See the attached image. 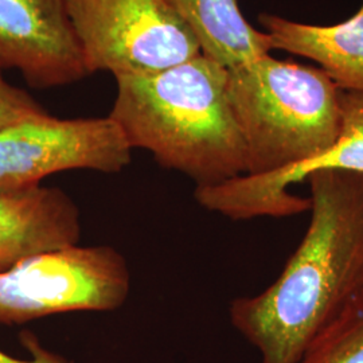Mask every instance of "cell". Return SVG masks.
I'll return each mask as SVG.
<instances>
[{
  "label": "cell",
  "instance_id": "11",
  "mask_svg": "<svg viewBox=\"0 0 363 363\" xmlns=\"http://www.w3.org/2000/svg\"><path fill=\"white\" fill-rule=\"evenodd\" d=\"M193 31L201 52L233 69L272 52L269 37L252 26L238 0H167Z\"/></svg>",
  "mask_w": 363,
  "mask_h": 363
},
{
  "label": "cell",
  "instance_id": "1",
  "mask_svg": "<svg viewBox=\"0 0 363 363\" xmlns=\"http://www.w3.org/2000/svg\"><path fill=\"white\" fill-rule=\"evenodd\" d=\"M311 220L272 286L230 304L261 363H298L312 339L363 295V174L318 169Z\"/></svg>",
  "mask_w": 363,
  "mask_h": 363
},
{
  "label": "cell",
  "instance_id": "2",
  "mask_svg": "<svg viewBox=\"0 0 363 363\" xmlns=\"http://www.w3.org/2000/svg\"><path fill=\"white\" fill-rule=\"evenodd\" d=\"M111 117L130 148L210 186L247 174V150L228 97V69L202 52L148 76L117 77Z\"/></svg>",
  "mask_w": 363,
  "mask_h": 363
},
{
  "label": "cell",
  "instance_id": "14",
  "mask_svg": "<svg viewBox=\"0 0 363 363\" xmlns=\"http://www.w3.org/2000/svg\"><path fill=\"white\" fill-rule=\"evenodd\" d=\"M22 342L30 350V352L33 354V358L30 361L15 359V358H11V357H9V355H6L4 352L0 351V363H66L58 355H54L52 352L42 349L37 337H33L30 333L22 334Z\"/></svg>",
  "mask_w": 363,
  "mask_h": 363
},
{
  "label": "cell",
  "instance_id": "7",
  "mask_svg": "<svg viewBox=\"0 0 363 363\" xmlns=\"http://www.w3.org/2000/svg\"><path fill=\"white\" fill-rule=\"evenodd\" d=\"M340 130L337 142L322 155L295 167L241 175L210 186H196L194 196L202 208L230 220L292 217L310 211V198L292 194L288 187L306 181L318 169H343L363 174V94L339 91Z\"/></svg>",
  "mask_w": 363,
  "mask_h": 363
},
{
  "label": "cell",
  "instance_id": "5",
  "mask_svg": "<svg viewBox=\"0 0 363 363\" xmlns=\"http://www.w3.org/2000/svg\"><path fill=\"white\" fill-rule=\"evenodd\" d=\"M130 286L127 261L113 247L77 244L42 252L0 272V323L112 311L125 303Z\"/></svg>",
  "mask_w": 363,
  "mask_h": 363
},
{
  "label": "cell",
  "instance_id": "3",
  "mask_svg": "<svg viewBox=\"0 0 363 363\" xmlns=\"http://www.w3.org/2000/svg\"><path fill=\"white\" fill-rule=\"evenodd\" d=\"M337 85L320 69L271 54L228 69V97L247 150V174L291 169L337 142Z\"/></svg>",
  "mask_w": 363,
  "mask_h": 363
},
{
  "label": "cell",
  "instance_id": "4",
  "mask_svg": "<svg viewBox=\"0 0 363 363\" xmlns=\"http://www.w3.org/2000/svg\"><path fill=\"white\" fill-rule=\"evenodd\" d=\"M67 13L91 74L148 76L201 54L167 0H67Z\"/></svg>",
  "mask_w": 363,
  "mask_h": 363
},
{
  "label": "cell",
  "instance_id": "8",
  "mask_svg": "<svg viewBox=\"0 0 363 363\" xmlns=\"http://www.w3.org/2000/svg\"><path fill=\"white\" fill-rule=\"evenodd\" d=\"M0 67L16 69L37 89L89 76L67 0H0Z\"/></svg>",
  "mask_w": 363,
  "mask_h": 363
},
{
  "label": "cell",
  "instance_id": "10",
  "mask_svg": "<svg viewBox=\"0 0 363 363\" xmlns=\"http://www.w3.org/2000/svg\"><path fill=\"white\" fill-rule=\"evenodd\" d=\"M259 22L272 50L311 60L337 89L363 94V3L349 19L333 26L300 23L274 13H261Z\"/></svg>",
  "mask_w": 363,
  "mask_h": 363
},
{
  "label": "cell",
  "instance_id": "13",
  "mask_svg": "<svg viewBox=\"0 0 363 363\" xmlns=\"http://www.w3.org/2000/svg\"><path fill=\"white\" fill-rule=\"evenodd\" d=\"M3 70L0 67V130L27 118L46 115L48 112L38 101L4 78Z\"/></svg>",
  "mask_w": 363,
  "mask_h": 363
},
{
  "label": "cell",
  "instance_id": "9",
  "mask_svg": "<svg viewBox=\"0 0 363 363\" xmlns=\"http://www.w3.org/2000/svg\"><path fill=\"white\" fill-rule=\"evenodd\" d=\"M79 210L55 187L0 193V272L33 255L77 245Z\"/></svg>",
  "mask_w": 363,
  "mask_h": 363
},
{
  "label": "cell",
  "instance_id": "12",
  "mask_svg": "<svg viewBox=\"0 0 363 363\" xmlns=\"http://www.w3.org/2000/svg\"><path fill=\"white\" fill-rule=\"evenodd\" d=\"M298 363H363V295L312 339Z\"/></svg>",
  "mask_w": 363,
  "mask_h": 363
},
{
  "label": "cell",
  "instance_id": "6",
  "mask_svg": "<svg viewBox=\"0 0 363 363\" xmlns=\"http://www.w3.org/2000/svg\"><path fill=\"white\" fill-rule=\"evenodd\" d=\"M130 152L109 116L27 118L0 130V193L37 187L43 178L69 169L117 174L130 164Z\"/></svg>",
  "mask_w": 363,
  "mask_h": 363
}]
</instances>
